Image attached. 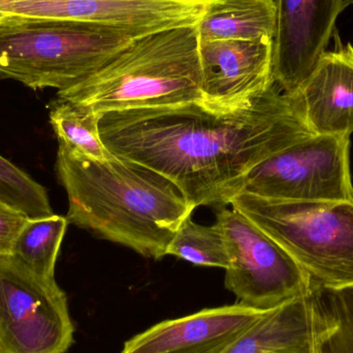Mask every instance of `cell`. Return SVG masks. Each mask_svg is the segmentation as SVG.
<instances>
[{
  "label": "cell",
  "mask_w": 353,
  "mask_h": 353,
  "mask_svg": "<svg viewBox=\"0 0 353 353\" xmlns=\"http://www.w3.org/2000/svg\"><path fill=\"white\" fill-rule=\"evenodd\" d=\"M29 217L0 199V257L10 256L17 236Z\"/></svg>",
  "instance_id": "44dd1931"
},
{
  "label": "cell",
  "mask_w": 353,
  "mask_h": 353,
  "mask_svg": "<svg viewBox=\"0 0 353 353\" xmlns=\"http://www.w3.org/2000/svg\"><path fill=\"white\" fill-rule=\"evenodd\" d=\"M348 6H350V4H353V0H347Z\"/></svg>",
  "instance_id": "603a6c76"
},
{
  "label": "cell",
  "mask_w": 353,
  "mask_h": 353,
  "mask_svg": "<svg viewBox=\"0 0 353 353\" xmlns=\"http://www.w3.org/2000/svg\"><path fill=\"white\" fill-rule=\"evenodd\" d=\"M134 39L93 23L2 14L0 77L34 90H64L94 74Z\"/></svg>",
  "instance_id": "277c9868"
},
{
  "label": "cell",
  "mask_w": 353,
  "mask_h": 353,
  "mask_svg": "<svg viewBox=\"0 0 353 353\" xmlns=\"http://www.w3.org/2000/svg\"><path fill=\"white\" fill-rule=\"evenodd\" d=\"M196 25L134 39L94 74L57 91L58 99L99 114L201 103Z\"/></svg>",
  "instance_id": "3957f363"
},
{
  "label": "cell",
  "mask_w": 353,
  "mask_h": 353,
  "mask_svg": "<svg viewBox=\"0 0 353 353\" xmlns=\"http://www.w3.org/2000/svg\"><path fill=\"white\" fill-rule=\"evenodd\" d=\"M207 0H0V14L78 21L112 27L138 39L196 25Z\"/></svg>",
  "instance_id": "9c48e42d"
},
{
  "label": "cell",
  "mask_w": 353,
  "mask_h": 353,
  "mask_svg": "<svg viewBox=\"0 0 353 353\" xmlns=\"http://www.w3.org/2000/svg\"><path fill=\"white\" fill-rule=\"evenodd\" d=\"M273 82L292 94L309 78L327 51L347 0H274Z\"/></svg>",
  "instance_id": "8fae6325"
},
{
  "label": "cell",
  "mask_w": 353,
  "mask_h": 353,
  "mask_svg": "<svg viewBox=\"0 0 353 353\" xmlns=\"http://www.w3.org/2000/svg\"><path fill=\"white\" fill-rule=\"evenodd\" d=\"M216 222L230 257L224 283L240 304L271 310L310 292L304 270L246 216L222 208Z\"/></svg>",
  "instance_id": "ba28073f"
},
{
  "label": "cell",
  "mask_w": 353,
  "mask_h": 353,
  "mask_svg": "<svg viewBox=\"0 0 353 353\" xmlns=\"http://www.w3.org/2000/svg\"><path fill=\"white\" fill-rule=\"evenodd\" d=\"M68 224L66 217L55 214L29 218L14 241L10 256L37 275L55 279L56 261Z\"/></svg>",
  "instance_id": "e0dca14e"
},
{
  "label": "cell",
  "mask_w": 353,
  "mask_h": 353,
  "mask_svg": "<svg viewBox=\"0 0 353 353\" xmlns=\"http://www.w3.org/2000/svg\"><path fill=\"white\" fill-rule=\"evenodd\" d=\"M304 270L330 290L353 286V201H292L246 192L230 201Z\"/></svg>",
  "instance_id": "5b68a950"
},
{
  "label": "cell",
  "mask_w": 353,
  "mask_h": 353,
  "mask_svg": "<svg viewBox=\"0 0 353 353\" xmlns=\"http://www.w3.org/2000/svg\"><path fill=\"white\" fill-rule=\"evenodd\" d=\"M201 105L217 113L249 107L271 88L273 39H199Z\"/></svg>",
  "instance_id": "30bf717a"
},
{
  "label": "cell",
  "mask_w": 353,
  "mask_h": 353,
  "mask_svg": "<svg viewBox=\"0 0 353 353\" xmlns=\"http://www.w3.org/2000/svg\"><path fill=\"white\" fill-rule=\"evenodd\" d=\"M270 353H314V352H313L312 347H311L310 337H309V339L307 341L303 342V343L296 344V345Z\"/></svg>",
  "instance_id": "7402d4cb"
},
{
  "label": "cell",
  "mask_w": 353,
  "mask_h": 353,
  "mask_svg": "<svg viewBox=\"0 0 353 353\" xmlns=\"http://www.w3.org/2000/svg\"><path fill=\"white\" fill-rule=\"evenodd\" d=\"M241 192L277 201H353L350 137L314 134L279 151L247 174Z\"/></svg>",
  "instance_id": "52a82bcc"
},
{
  "label": "cell",
  "mask_w": 353,
  "mask_h": 353,
  "mask_svg": "<svg viewBox=\"0 0 353 353\" xmlns=\"http://www.w3.org/2000/svg\"><path fill=\"white\" fill-rule=\"evenodd\" d=\"M99 128L112 154L169 179L195 208L220 209L241 193L255 165L315 134L298 93L275 84L232 113L201 103L125 110L101 114Z\"/></svg>",
  "instance_id": "6da1fadb"
},
{
  "label": "cell",
  "mask_w": 353,
  "mask_h": 353,
  "mask_svg": "<svg viewBox=\"0 0 353 353\" xmlns=\"http://www.w3.org/2000/svg\"><path fill=\"white\" fill-rule=\"evenodd\" d=\"M310 344L314 353H353V286L330 290L311 282Z\"/></svg>",
  "instance_id": "2e32d148"
},
{
  "label": "cell",
  "mask_w": 353,
  "mask_h": 353,
  "mask_svg": "<svg viewBox=\"0 0 353 353\" xmlns=\"http://www.w3.org/2000/svg\"><path fill=\"white\" fill-rule=\"evenodd\" d=\"M58 176L68 197V223L161 259L194 205L175 184L140 163L112 154L90 159L59 143Z\"/></svg>",
  "instance_id": "7a4b0ae2"
},
{
  "label": "cell",
  "mask_w": 353,
  "mask_h": 353,
  "mask_svg": "<svg viewBox=\"0 0 353 353\" xmlns=\"http://www.w3.org/2000/svg\"><path fill=\"white\" fill-rule=\"evenodd\" d=\"M1 16H2V14H0V17H1Z\"/></svg>",
  "instance_id": "cb8c5ba5"
},
{
  "label": "cell",
  "mask_w": 353,
  "mask_h": 353,
  "mask_svg": "<svg viewBox=\"0 0 353 353\" xmlns=\"http://www.w3.org/2000/svg\"><path fill=\"white\" fill-rule=\"evenodd\" d=\"M311 332L310 292L268 311L224 353H270L307 341Z\"/></svg>",
  "instance_id": "9a60e30c"
},
{
  "label": "cell",
  "mask_w": 353,
  "mask_h": 353,
  "mask_svg": "<svg viewBox=\"0 0 353 353\" xmlns=\"http://www.w3.org/2000/svg\"><path fill=\"white\" fill-rule=\"evenodd\" d=\"M196 26L201 41L274 39L275 2L273 0H207Z\"/></svg>",
  "instance_id": "5bb4252c"
},
{
  "label": "cell",
  "mask_w": 353,
  "mask_h": 353,
  "mask_svg": "<svg viewBox=\"0 0 353 353\" xmlns=\"http://www.w3.org/2000/svg\"><path fill=\"white\" fill-rule=\"evenodd\" d=\"M268 311L245 305L203 309L132 337L122 353H224Z\"/></svg>",
  "instance_id": "7c38bea8"
},
{
  "label": "cell",
  "mask_w": 353,
  "mask_h": 353,
  "mask_svg": "<svg viewBox=\"0 0 353 353\" xmlns=\"http://www.w3.org/2000/svg\"><path fill=\"white\" fill-rule=\"evenodd\" d=\"M296 93L313 134L350 137L353 132L352 43L325 51Z\"/></svg>",
  "instance_id": "4fadbf2b"
},
{
  "label": "cell",
  "mask_w": 353,
  "mask_h": 353,
  "mask_svg": "<svg viewBox=\"0 0 353 353\" xmlns=\"http://www.w3.org/2000/svg\"><path fill=\"white\" fill-rule=\"evenodd\" d=\"M101 114L86 105L57 99L50 112V122L61 144L97 161L112 157L99 134Z\"/></svg>",
  "instance_id": "ac0fdd59"
},
{
  "label": "cell",
  "mask_w": 353,
  "mask_h": 353,
  "mask_svg": "<svg viewBox=\"0 0 353 353\" xmlns=\"http://www.w3.org/2000/svg\"><path fill=\"white\" fill-rule=\"evenodd\" d=\"M168 255L203 267L226 270L230 257L223 232L219 224L205 226L195 223L191 216L183 221L168 248Z\"/></svg>",
  "instance_id": "d6986e66"
},
{
  "label": "cell",
  "mask_w": 353,
  "mask_h": 353,
  "mask_svg": "<svg viewBox=\"0 0 353 353\" xmlns=\"http://www.w3.org/2000/svg\"><path fill=\"white\" fill-rule=\"evenodd\" d=\"M74 327L55 279L0 257V353H66Z\"/></svg>",
  "instance_id": "8992f818"
},
{
  "label": "cell",
  "mask_w": 353,
  "mask_h": 353,
  "mask_svg": "<svg viewBox=\"0 0 353 353\" xmlns=\"http://www.w3.org/2000/svg\"><path fill=\"white\" fill-rule=\"evenodd\" d=\"M273 1H274V0H273Z\"/></svg>",
  "instance_id": "d4e9b609"
},
{
  "label": "cell",
  "mask_w": 353,
  "mask_h": 353,
  "mask_svg": "<svg viewBox=\"0 0 353 353\" xmlns=\"http://www.w3.org/2000/svg\"><path fill=\"white\" fill-rule=\"evenodd\" d=\"M0 199L29 218L53 215L47 189L0 155Z\"/></svg>",
  "instance_id": "ffe728a7"
}]
</instances>
